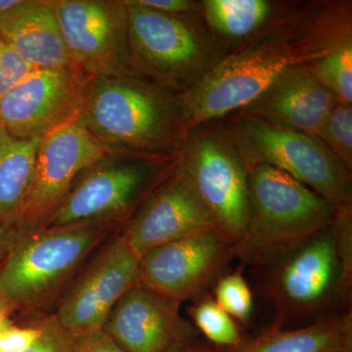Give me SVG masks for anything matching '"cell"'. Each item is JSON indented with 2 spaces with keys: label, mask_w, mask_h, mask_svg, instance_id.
Here are the masks:
<instances>
[{
  "label": "cell",
  "mask_w": 352,
  "mask_h": 352,
  "mask_svg": "<svg viewBox=\"0 0 352 352\" xmlns=\"http://www.w3.org/2000/svg\"><path fill=\"white\" fill-rule=\"evenodd\" d=\"M352 43V2L291 1L231 51L195 87L177 95L183 136L249 105L287 69L319 61Z\"/></svg>",
  "instance_id": "6da1fadb"
},
{
  "label": "cell",
  "mask_w": 352,
  "mask_h": 352,
  "mask_svg": "<svg viewBox=\"0 0 352 352\" xmlns=\"http://www.w3.org/2000/svg\"><path fill=\"white\" fill-rule=\"evenodd\" d=\"M78 120L109 153L170 156L184 139L177 95L138 76L92 78Z\"/></svg>",
  "instance_id": "7a4b0ae2"
},
{
  "label": "cell",
  "mask_w": 352,
  "mask_h": 352,
  "mask_svg": "<svg viewBox=\"0 0 352 352\" xmlns=\"http://www.w3.org/2000/svg\"><path fill=\"white\" fill-rule=\"evenodd\" d=\"M338 208L283 171L249 168L248 214L234 245L235 258L261 271L274 265L329 228Z\"/></svg>",
  "instance_id": "3957f363"
},
{
  "label": "cell",
  "mask_w": 352,
  "mask_h": 352,
  "mask_svg": "<svg viewBox=\"0 0 352 352\" xmlns=\"http://www.w3.org/2000/svg\"><path fill=\"white\" fill-rule=\"evenodd\" d=\"M136 76L176 95L200 82L226 54L201 13L173 16L124 0Z\"/></svg>",
  "instance_id": "277c9868"
},
{
  "label": "cell",
  "mask_w": 352,
  "mask_h": 352,
  "mask_svg": "<svg viewBox=\"0 0 352 352\" xmlns=\"http://www.w3.org/2000/svg\"><path fill=\"white\" fill-rule=\"evenodd\" d=\"M170 156L108 153L83 170L44 228L108 224L119 226L176 170Z\"/></svg>",
  "instance_id": "5b68a950"
},
{
  "label": "cell",
  "mask_w": 352,
  "mask_h": 352,
  "mask_svg": "<svg viewBox=\"0 0 352 352\" xmlns=\"http://www.w3.org/2000/svg\"><path fill=\"white\" fill-rule=\"evenodd\" d=\"M248 170L258 164L283 171L338 210L352 207L351 170L315 136L235 112L222 119Z\"/></svg>",
  "instance_id": "8992f818"
},
{
  "label": "cell",
  "mask_w": 352,
  "mask_h": 352,
  "mask_svg": "<svg viewBox=\"0 0 352 352\" xmlns=\"http://www.w3.org/2000/svg\"><path fill=\"white\" fill-rule=\"evenodd\" d=\"M116 227L85 224L21 234L0 266V296L12 307L43 305Z\"/></svg>",
  "instance_id": "52a82bcc"
},
{
  "label": "cell",
  "mask_w": 352,
  "mask_h": 352,
  "mask_svg": "<svg viewBox=\"0 0 352 352\" xmlns=\"http://www.w3.org/2000/svg\"><path fill=\"white\" fill-rule=\"evenodd\" d=\"M177 170L188 180L219 228L234 241L247 220L249 170L223 120L195 127L178 152Z\"/></svg>",
  "instance_id": "ba28073f"
},
{
  "label": "cell",
  "mask_w": 352,
  "mask_h": 352,
  "mask_svg": "<svg viewBox=\"0 0 352 352\" xmlns=\"http://www.w3.org/2000/svg\"><path fill=\"white\" fill-rule=\"evenodd\" d=\"M342 270L333 223L279 263L259 271L258 289L276 315L272 326L308 320L340 305Z\"/></svg>",
  "instance_id": "9c48e42d"
},
{
  "label": "cell",
  "mask_w": 352,
  "mask_h": 352,
  "mask_svg": "<svg viewBox=\"0 0 352 352\" xmlns=\"http://www.w3.org/2000/svg\"><path fill=\"white\" fill-rule=\"evenodd\" d=\"M74 66L91 78L136 76L124 0H53Z\"/></svg>",
  "instance_id": "30bf717a"
},
{
  "label": "cell",
  "mask_w": 352,
  "mask_h": 352,
  "mask_svg": "<svg viewBox=\"0 0 352 352\" xmlns=\"http://www.w3.org/2000/svg\"><path fill=\"white\" fill-rule=\"evenodd\" d=\"M234 245L219 227L166 243L141 256L138 283L180 303L199 300L235 258Z\"/></svg>",
  "instance_id": "8fae6325"
},
{
  "label": "cell",
  "mask_w": 352,
  "mask_h": 352,
  "mask_svg": "<svg viewBox=\"0 0 352 352\" xmlns=\"http://www.w3.org/2000/svg\"><path fill=\"white\" fill-rule=\"evenodd\" d=\"M108 153L78 118L43 136L16 230L28 234L47 226L78 175Z\"/></svg>",
  "instance_id": "7c38bea8"
},
{
  "label": "cell",
  "mask_w": 352,
  "mask_h": 352,
  "mask_svg": "<svg viewBox=\"0 0 352 352\" xmlns=\"http://www.w3.org/2000/svg\"><path fill=\"white\" fill-rule=\"evenodd\" d=\"M92 78L76 67L34 69L0 100V127L41 138L78 119Z\"/></svg>",
  "instance_id": "4fadbf2b"
},
{
  "label": "cell",
  "mask_w": 352,
  "mask_h": 352,
  "mask_svg": "<svg viewBox=\"0 0 352 352\" xmlns=\"http://www.w3.org/2000/svg\"><path fill=\"white\" fill-rule=\"evenodd\" d=\"M140 258L119 233L97 254L69 289L57 319L73 337L103 328L111 309L138 283Z\"/></svg>",
  "instance_id": "5bb4252c"
},
{
  "label": "cell",
  "mask_w": 352,
  "mask_h": 352,
  "mask_svg": "<svg viewBox=\"0 0 352 352\" xmlns=\"http://www.w3.org/2000/svg\"><path fill=\"white\" fill-rule=\"evenodd\" d=\"M217 227L184 175L176 170L127 220L122 234L141 258L155 248Z\"/></svg>",
  "instance_id": "9a60e30c"
},
{
  "label": "cell",
  "mask_w": 352,
  "mask_h": 352,
  "mask_svg": "<svg viewBox=\"0 0 352 352\" xmlns=\"http://www.w3.org/2000/svg\"><path fill=\"white\" fill-rule=\"evenodd\" d=\"M180 305L136 283L115 303L102 329L127 352H170L195 339Z\"/></svg>",
  "instance_id": "2e32d148"
},
{
  "label": "cell",
  "mask_w": 352,
  "mask_h": 352,
  "mask_svg": "<svg viewBox=\"0 0 352 352\" xmlns=\"http://www.w3.org/2000/svg\"><path fill=\"white\" fill-rule=\"evenodd\" d=\"M339 103L305 65L287 69L239 111L273 126L316 136Z\"/></svg>",
  "instance_id": "e0dca14e"
},
{
  "label": "cell",
  "mask_w": 352,
  "mask_h": 352,
  "mask_svg": "<svg viewBox=\"0 0 352 352\" xmlns=\"http://www.w3.org/2000/svg\"><path fill=\"white\" fill-rule=\"evenodd\" d=\"M0 38L34 69L75 67L53 0H21L0 15Z\"/></svg>",
  "instance_id": "ac0fdd59"
},
{
  "label": "cell",
  "mask_w": 352,
  "mask_h": 352,
  "mask_svg": "<svg viewBox=\"0 0 352 352\" xmlns=\"http://www.w3.org/2000/svg\"><path fill=\"white\" fill-rule=\"evenodd\" d=\"M291 1L272 0H204L201 17L215 43L228 54L286 10Z\"/></svg>",
  "instance_id": "d6986e66"
},
{
  "label": "cell",
  "mask_w": 352,
  "mask_h": 352,
  "mask_svg": "<svg viewBox=\"0 0 352 352\" xmlns=\"http://www.w3.org/2000/svg\"><path fill=\"white\" fill-rule=\"evenodd\" d=\"M233 352H352V312L295 329L271 326Z\"/></svg>",
  "instance_id": "ffe728a7"
},
{
  "label": "cell",
  "mask_w": 352,
  "mask_h": 352,
  "mask_svg": "<svg viewBox=\"0 0 352 352\" xmlns=\"http://www.w3.org/2000/svg\"><path fill=\"white\" fill-rule=\"evenodd\" d=\"M41 138H18L0 127V223L15 228L31 188Z\"/></svg>",
  "instance_id": "44dd1931"
},
{
  "label": "cell",
  "mask_w": 352,
  "mask_h": 352,
  "mask_svg": "<svg viewBox=\"0 0 352 352\" xmlns=\"http://www.w3.org/2000/svg\"><path fill=\"white\" fill-rule=\"evenodd\" d=\"M189 314L196 327L212 346L235 349L244 344V337L237 322L210 296L199 298L198 302L189 308Z\"/></svg>",
  "instance_id": "7402d4cb"
},
{
  "label": "cell",
  "mask_w": 352,
  "mask_h": 352,
  "mask_svg": "<svg viewBox=\"0 0 352 352\" xmlns=\"http://www.w3.org/2000/svg\"><path fill=\"white\" fill-rule=\"evenodd\" d=\"M309 68L340 103L352 104V43L310 64Z\"/></svg>",
  "instance_id": "603a6c76"
},
{
  "label": "cell",
  "mask_w": 352,
  "mask_h": 352,
  "mask_svg": "<svg viewBox=\"0 0 352 352\" xmlns=\"http://www.w3.org/2000/svg\"><path fill=\"white\" fill-rule=\"evenodd\" d=\"M352 170V104L339 103L324 120L316 136Z\"/></svg>",
  "instance_id": "cb8c5ba5"
},
{
  "label": "cell",
  "mask_w": 352,
  "mask_h": 352,
  "mask_svg": "<svg viewBox=\"0 0 352 352\" xmlns=\"http://www.w3.org/2000/svg\"><path fill=\"white\" fill-rule=\"evenodd\" d=\"M214 302L235 321L247 323L254 311V294L240 272L223 274L214 286Z\"/></svg>",
  "instance_id": "d4e9b609"
},
{
  "label": "cell",
  "mask_w": 352,
  "mask_h": 352,
  "mask_svg": "<svg viewBox=\"0 0 352 352\" xmlns=\"http://www.w3.org/2000/svg\"><path fill=\"white\" fill-rule=\"evenodd\" d=\"M342 270L340 305L351 307L352 289V207L340 208L333 221Z\"/></svg>",
  "instance_id": "484cf974"
},
{
  "label": "cell",
  "mask_w": 352,
  "mask_h": 352,
  "mask_svg": "<svg viewBox=\"0 0 352 352\" xmlns=\"http://www.w3.org/2000/svg\"><path fill=\"white\" fill-rule=\"evenodd\" d=\"M34 69L0 38V100Z\"/></svg>",
  "instance_id": "4316f807"
},
{
  "label": "cell",
  "mask_w": 352,
  "mask_h": 352,
  "mask_svg": "<svg viewBox=\"0 0 352 352\" xmlns=\"http://www.w3.org/2000/svg\"><path fill=\"white\" fill-rule=\"evenodd\" d=\"M41 336L22 352H71L74 337L65 330L56 316L39 322Z\"/></svg>",
  "instance_id": "83f0119b"
},
{
  "label": "cell",
  "mask_w": 352,
  "mask_h": 352,
  "mask_svg": "<svg viewBox=\"0 0 352 352\" xmlns=\"http://www.w3.org/2000/svg\"><path fill=\"white\" fill-rule=\"evenodd\" d=\"M71 352H127L103 329L87 331L74 337Z\"/></svg>",
  "instance_id": "f1b7e54d"
},
{
  "label": "cell",
  "mask_w": 352,
  "mask_h": 352,
  "mask_svg": "<svg viewBox=\"0 0 352 352\" xmlns=\"http://www.w3.org/2000/svg\"><path fill=\"white\" fill-rule=\"evenodd\" d=\"M38 323L28 328L12 326L0 340V352H22L31 346L41 336Z\"/></svg>",
  "instance_id": "f546056e"
},
{
  "label": "cell",
  "mask_w": 352,
  "mask_h": 352,
  "mask_svg": "<svg viewBox=\"0 0 352 352\" xmlns=\"http://www.w3.org/2000/svg\"><path fill=\"white\" fill-rule=\"evenodd\" d=\"M140 6L166 15L183 16L201 12V1L191 0H135Z\"/></svg>",
  "instance_id": "4dcf8cb0"
},
{
  "label": "cell",
  "mask_w": 352,
  "mask_h": 352,
  "mask_svg": "<svg viewBox=\"0 0 352 352\" xmlns=\"http://www.w3.org/2000/svg\"><path fill=\"white\" fill-rule=\"evenodd\" d=\"M21 234L15 228L0 223V266L6 261L18 240Z\"/></svg>",
  "instance_id": "1f68e13d"
},
{
  "label": "cell",
  "mask_w": 352,
  "mask_h": 352,
  "mask_svg": "<svg viewBox=\"0 0 352 352\" xmlns=\"http://www.w3.org/2000/svg\"><path fill=\"white\" fill-rule=\"evenodd\" d=\"M170 352H233V349H220L212 344H201L195 340H192L175 347Z\"/></svg>",
  "instance_id": "d6a6232c"
},
{
  "label": "cell",
  "mask_w": 352,
  "mask_h": 352,
  "mask_svg": "<svg viewBox=\"0 0 352 352\" xmlns=\"http://www.w3.org/2000/svg\"><path fill=\"white\" fill-rule=\"evenodd\" d=\"M9 312L10 311L0 312V340L3 338L4 333L13 326L12 321L9 317Z\"/></svg>",
  "instance_id": "836d02e7"
},
{
  "label": "cell",
  "mask_w": 352,
  "mask_h": 352,
  "mask_svg": "<svg viewBox=\"0 0 352 352\" xmlns=\"http://www.w3.org/2000/svg\"><path fill=\"white\" fill-rule=\"evenodd\" d=\"M21 0H0V15L20 3Z\"/></svg>",
  "instance_id": "e575fe53"
},
{
  "label": "cell",
  "mask_w": 352,
  "mask_h": 352,
  "mask_svg": "<svg viewBox=\"0 0 352 352\" xmlns=\"http://www.w3.org/2000/svg\"><path fill=\"white\" fill-rule=\"evenodd\" d=\"M12 308L13 307H11V305H9L3 298L0 296V312L10 311Z\"/></svg>",
  "instance_id": "d590c367"
}]
</instances>
